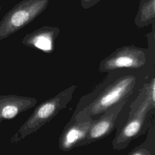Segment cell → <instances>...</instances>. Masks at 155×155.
Returning a JSON list of instances; mask_svg holds the SVG:
<instances>
[{"instance_id":"obj_8","label":"cell","mask_w":155,"mask_h":155,"mask_svg":"<svg viewBox=\"0 0 155 155\" xmlns=\"http://www.w3.org/2000/svg\"><path fill=\"white\" fill-rule=\"evenodd\" d=\"M37 104L35 98L26 96H7L0 97V123L12 119Z\"/></svg>"},{"instance_id":"obj_7","label":"cell","mask_w":155,"mask_h":155,"mask_svg":"<svg viewBox=\"0 0 155 155\" xmlns=\"http://www.w3.org/2000/svg\"><path fill=\"white\" fill-rule=\"evenodd\" d=\"M60 31L58 27L44 25L27 35L24 43L46 54H51L54 50L55 42Z\"/></svg>"},{"instance_id":"obj_10","label":"cell","mask_w":155,"mask_h":155,"mask_svg":"<svg viewBox=\"0 0 155 155\" xmlns=\"http://www.w3.org/2000/svg\"><path fill=\"white\" fill-rule=\"evenodd\" d=\"M127 155H155V120L147 131L145 140Z\"/></svg>"},{"instance_id":"obj_11","label":"cell","mask_w":155,"mask_h":155,"mask_svg":"<svg viewBox=\"0 0 155 155\" xmlns=\"http://www.w3.org/2000/svg\"><path fill=\"white\" fill-rule=\"evenodd\" d=\"M101 0H81V5L84 9H88L96 4Z\"/></svg>"},{"instance_id":"obj_5","label":"cell","mask_w":155,"mask_h":155,"mask_svg":"<svg viewBox=\"0 0 155 155\" xmlns=\"http://www.w3.org/2000/svg\"><path fill=\"white\" fill-rule=\"evenodd\" d=\"M93 120L85 108L72 116L58 139V148L67 152L77 148L85 137Z\"/></svg>"},{"instance_id":"obj_6","label":"cell","mask_w":155,"mask_h":155,"mask_svg":"<svg viewBox=\"0 0 155 155\" xmlns=\"http://www.w3.org/2000/svg\"><path fill=\"white\" fill-rule=\"evenodd\" d=\"M127 101H122L106 110L98 117L94 119L84 138L79 147L88 145L108 136L117 125V119Z\"/></svg>"},{"instance_id":"obj_4","label":"cell","mask_w":155,"mask_h":155,"mask_svg":"<svg viewBox=\"0 0 155 155\" xmlns=\"http://www.w3.org/2000/svg\"><path fill=\"white\" fill-rule=\"evenodd\" d=\"M76 88V85H72L39 104L11 138L10 143L19 142L36 132L53 119L62 110L67 108L73 98Z\"/></svg>"},{"instance_id":"obj_2","label":"cell","mask_w":155,"mask_h":155,"mask_svg":"<svg viewBox=\"0 0 155 155\" xmlns=\"http://www.w3.org/2000/svg\"><path fill=\"white\" fill-rule=\"evenodd\" d=\"M155 78L144 83L135 99L131 104L128 117L124 124L118 127L112 141L114 150H123L133 140L148 130L154 120Z\"/></svg>"},{"instance_id":"obj_3","label":"cell","mask_w":155,"mask_h":155,"mask_svg":"<svg viewBox=\"0 0 155 155\" xmlns=\"http://www.w3.org/2000/svg\"><path fill=\"white\" fill-rule=\"evenodd\" d=\"M154 25L155 23L152 24L151 31L146 35L148 48L133 45L120 47L100 62L98 71L101 73L120 69L139 71L144 68L154 55Z\"/></svg>"},{"instance_id":"obj_9","label":"cell","mask_w":155,"mask_h":155,"mask_svg":"<svg viewBox=\"0 0 155 155\" xmlns=\"http://www.w3.org/2000/svg\"><path fill=\"white\" fill-rule=\"evenodd\" d=\"M134 23L138 28L155 23V0H140Z\"/></svg>"},{"instance_id":"obj_1","label":"cell","mask_w":155,"mask_h":155,"mask_svg":"<svg viewBox=\"0 0 155 155\" xmlns=\"http://www.w3.org/2000/svg\"><path fill=\"white\" fill-rule=\"evenodd\" d=\"M137 71L120 69L108 72L101 83L81 97L72 116L85 108L89 116L95 119L112 106L127 101L137 84Z\"/></svg>"}]
</instances>
